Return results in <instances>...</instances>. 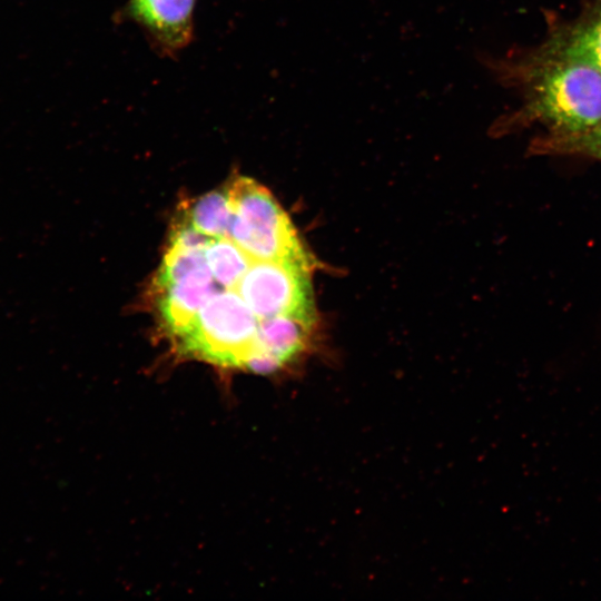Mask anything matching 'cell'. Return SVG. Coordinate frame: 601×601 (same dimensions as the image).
<instances>
[{
    "mask_svg": "<svg viewBox=\"0 0 601 601\" xmlns=\"http://www.w3.org/2000/svg\"><path fill=\"white\" fill-rule=\"evenodd\" d=\"M206 262L216 283L231 288L248 268L253 257L231 238H211L204 248Z\"/></svg>",
    "mask_w": 601,
    "mask_h": 601,
    "instance_id": "cell-8",
    "label": "cell"
},
{
    "mask_svg": "<svg viewBox=\"0 0 601 601\" xmlns=\"http://www.w3.org/2000/svg\"><path fill=\"white\" fill-rule=\"evenodd\" d=\"M185 219L208 237H226L231 220L226 189L207 193L191 203L186 210Z\"/></svg>",
    "mask_w": 601,
    "mask_h": 601,
    "instance_id": "cell-7",
    "label": "cell"
},
{
    "mask_svg": "<svg viewBox=\"0 0 601 601\" xmlns=\"http://www.w3.org/2000/svg\"><path fill=\"white\" fill-rule=\"evenodd\" d=\"M195 3L196 0H128L117 17L119 21L136 23L161 56L174 57L193 39Z\"/></svg>",
    "mask_w": 601,
    "mask_h": 601,
    "instance_id": "cell-5",
    "label": "cell"
},
{
    "mask_svg": "<svg viewBox=\"0 0 601 601\" xmlns=\"http://www.w3.org/2000/svg\"><path fill=\"white\" fill-rule=\"evenodd\" d=\"M578 137L581 140L577 147H582V150H588L592 155L601 157V124L592 128V131L588 130L584 135L579 134Z\"/></svg>",
    "mask_w": 601,
    "mask_h": 601,
    "instance_id": "cell-10",
    "label": "cell"
},
{
    "mask_svg": "<svg viewBox=\"0 0 601 601\" xmlns=\"http://www.w3.org/2000/svg\"><path fill=\"white\" fill-rule=\"evenodd\" d=\"M259 321L236 290L219 285L171 341L173 351L184 359L255 374Z\"/></svg>",
    "mask_w": 601,
    "mask_h": 601,
    "instance_id": "cell-1",
    "label": "cell"
},
{
    "mask_svg": "<svg viewBox=\"0 0 601 601\" xmlns=\"http://www.w3.org/2000/svg\"><path fill=\"white\" fill-rule=\"evenodd\" d=\"M535 107L550 124L572 134L597 127L601 124V72L568 57L545 73Z\"/></svg>",
    "mask_w": 601,
    "mask_h": 601,
    "instance_id": "cell-4",
    "label": "cell"
},
{
    "mask_svg": "<svg viewBox=\"0 0 601 601\" xmlns=\"http://www.w3.org/2000/svg\"><path fill=\"white\" fill-rule=\"evenodd\" d=\"M566 56L589 62L601 72V16L574 39Z\"/></svg>",
    "mask_w": 601,
    "mask_h": 601,
    "instance_id": "cell-9",
    "label": "cell"
},
{
    "mask_svg": "<svg viewBox=\"0 0 601 601\" xmlns=\"http://www.w3.org/2000/svg\"><path fill=\"white\" fill-rule=\"evenodd\" d=\"M225 189L231 208L226 237L255 259L289 262L315 270L314 255L268 189L242 175L234 176Z\"/></svg>",
    "mask_w": 601,
    "mask_h": 601,
    "instance_id": "cell-2",
    "label": "cell"
},
{
    "mask_svg": "<svg viewBox=\"0 0 601 601\" xmlns=\"http://www.w3.org/2000/svg\"><path fill=\"white\" fill-rule=\"evenodd\" d=\"M312 272L295 263L253 258L231 289L258 319L287 316L316 324Z\"/></svg>",
    "mask_w": 601,
    "mask_h": 601,
    "instance_id": "cell-3",
    "label": "cell"
},
{
    "mask_svg": "<svg viewBox=\"0 0 601 601\" xmlns=\"http://www.w3.org/2000/svg\"><path fill=\"white\" fill-rule=\"evenodd\" d=\"M218 287L219 284L215 282L208 264L178 282L157 287V309L171 341L189 326Z\"/></svg>",
    "mask_w": 601,
    "mask_h": 601,
    "instance_id": "cell-6",
    "label": "cell"
}]
</instances>
